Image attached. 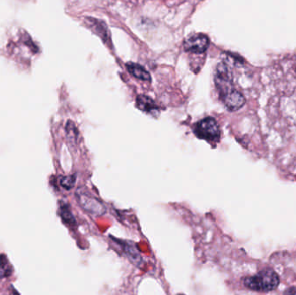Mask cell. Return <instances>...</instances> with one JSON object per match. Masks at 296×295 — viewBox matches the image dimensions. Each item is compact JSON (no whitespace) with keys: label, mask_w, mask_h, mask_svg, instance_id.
<instances>
[{"label":"cell","mask_w":296,"mask_h":295,"mask_svg":"<svg viewBox=\"0 0 296 295\" xmlns=\"http://www.w3.org/2000/svg\"><path fill=\"white\" fill-rule=\"evenodd\" d=\"M196 135L206 141H217L220 138V128L213 118H206L197 124L194 129Z\"/></svg>","instance_id":"obj_3"},{"label":"cell","mask_w":296,"mask_h":295,"mask_svg":"<svg viewBox=\"0 0 296 295\" xmlns=\"http://www.w3.org/2000/svg\"><path fill=\"white\" fill-rule=\"evenodd\" d=\"M59 213L61 215L62 219L69 225H76V220L74 218L73 215L71 213V209L66 203H62L59 209Z\"/></svg>","instance_id":"obj_11"},{"label":"cell","mask_w":296,"mask_h":295,"mask_svg":"<svg viewBox=\"0 0 296 295\" xmlns=\"http://www.w3.org/2000/svg\"><path fill=\"white\" fill-rule=\"evenodd\" d=\"M209 38L204 34L192 35L184 42V49L188 52L201 54L209 47Z\"/></svg>","instance_id":"obj_5"},{"label":"cell","mask_w":296,"mask_h":295,"mask_svg":"<svg viewBox=\"0 0 296 295\" xmlns=\"http://www.w3.org/2000/svg\"><path fill=\"white\" fill-rule=\"evenodd\" d=\"M215 83L219 91L220 96L235 89L233 85L231 71L225 63H220L217 66L215 74Z\"/></svg>","instance_id":"obj_4"},{"label":"cell","mask_w":296,"mask_h":295,"mask_svg":"<svg viewBox=\"0 0 296 295\" xmlns=\"http://www.w3.org/2000/svg\"><path fill=\"white\" fill-rule=\"evenodd\" d=\"M280 284V278L275 271L266 268L253 276L244 279V285L252 291L268 292L274 291Z\"/></svg>","instance_id":"obj_1"},{"label":"cell","mask_w":296,"mask_h":295,"mask_svg":"<svg viewBox=\"0 0 296 295\" xmlns=\"http://www.w3.org/2000/svg\"><path fill=\"white\" fill-rule=\"evenodd\" d=\"M136 105L138 108L147 114H151L154 117L159 115V108H157L155 102L147 96H138V98L136 99Z\"/></svg>","instance_id":"obj_8"},{"label":"cell","mask_w":296,"mask_h":295,"mask_svg":"<svg viewBox=\"0 0 296 295\" xmlns=\"http://www.w3.org/2000/svg\"><path fill=\"white\" fill-rule=\"evenodd\" d=\"M118 243L123 248V251L125 253L126 255L128 256L129 261L138 266V267L142 266L143 259H142V256L140 254V251L138 250L137 247L135 246V243L123 242V241H119Z\"/></svg>","instance_id":"obj_7"},{"label":"cell","mask_w":296,"mask_h":295,"mask_svg":"<svg viewBox=\"0 0 296 295\" xmlns=\"http://www.w3.org/2000/svg\"><path fill=\"white\" fill-rule=\"evenodd\" d=\"M127 68H128V70L129 71L130 74L133 75L134 77H136L138 79L149 81L150 78H151L149 73L143 67H141V65L129 62L127 64Z\"/></svg>","instance_id":"obj_9"},{"label":"cell","mask_w":296,"mask_h":295,"mask_svg":"<svg viewBox=\"0 0 296 295\" xmlns=\"http://www.w3.org/2000/svg\"><path fill=\"white\" fill-rule=\"evenodd\" d=\"M76 183V177L75 176H66V177H63L61 180H60V185L62 187L65 188L66 190H71L74 187Z\"/></svg>","instance_id":"obj_12"},{"label":"cell","mask_w":296,"mask_h":295,"mask_svg":"<svg viewBox=\"0 0 296 295\" xmlns=\"http://www.w3.org/2000/svg\"><path fill=\"white\" fill-rule=\"evenodd\" d=\"M177 295H184V294H177Z\"/></svg>","instance_id":"obj_14"},{"label":"cell","mask_w":296,"mask_h":295,"mask_svg":"<svg viewBox=\"0 0 296 295\" xmlns=\"http://www.w3.org/2000/svg\"><path fill=\"white\" fill-rule=\"evenodd\" d=\"M13 273V267L5 255H0V278L9 277Z\"/></svg>","instance_id":"obj_10"},{"label":"cell","mask_w":296,"mask_h":295,"mask_svg":"<svg viewBox=\"0 0 296 295\" xmlns=\"http://www.w3.org/2000/svg\"><path fill=\"white\" fill-rule=\"evenodd\" d=\"M284 295H296V287H291L287 289Z\"/></svg>","instance_id":"obj_13"},{"label":"cell","mask_w":296,"mask_h":295,"mask_svg":"<svg viewBox=\"0 0 296 295\" xmlns=\"http://www.w3.org/2000/svg\"><path fill=\"white\" fill-rule=\"evenodd\" d=\"M77 202L86 212L94 215H102L106 213V207L97 198L86 191L78 189L76 193Z\"/></svg>","instance_id":"obj_2"},{"label":"cell","mask_w":296,"mask_h":295,"mask_svg":"<svg viewBox=\"0 0 296 295\" xmlns=\"http://www.w3.org/2000/svg\"><path fill=\"white\" fill-rule=\"evenodd\" d=\"M221 99L223 104L225 105L226 108L232 112L239 110L245 106L246 102L244 95L235 89L222 95Z\"/></svg>","instance_id":"obj_6"}]
</instances>
